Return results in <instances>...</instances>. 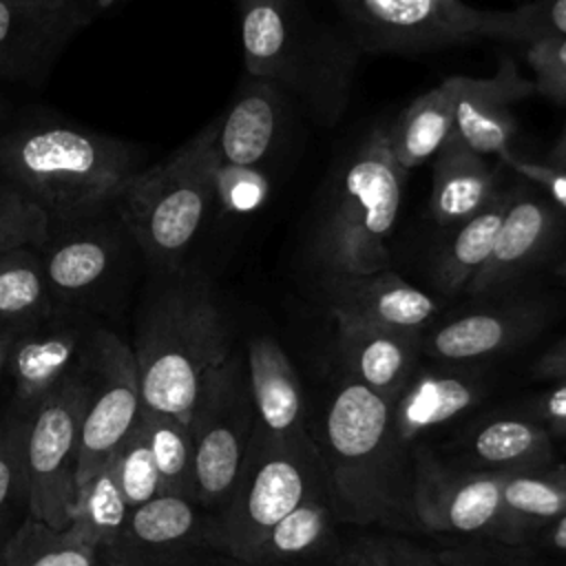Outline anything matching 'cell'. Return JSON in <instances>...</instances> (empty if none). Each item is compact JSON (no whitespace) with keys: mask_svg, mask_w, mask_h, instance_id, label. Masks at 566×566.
<instances>
[{"mask_svg":"<svg viewBox=\"0 0 566 566\" xmlns=\"http://www.w3.org/2000/svg\"><path fill=\"white\" fill-rule=\"evenodd\" d=\"M137 170L130 144L73 124L33 122L0 137V175L40 206L51 226L115 206Z\"/></svg>","mask_w":566,"mask_h":566,"instance_id":"1","label":"cell"},{"mask_svg":"<svg viewBox=\"0 0 566 566\" xmlns=\"http://www.w3.org/2000/svg\"><path fill=\"white\" fill-rule=\"evenodd\" d=\"M245 73L281 86L312 115L334 124L347 108L360 46L303 0H237Z\"/></svg>","mask_w":566,"mask_h":566,"instance_id":"2","label":"cell"},{"mask_svg":"<svg viewBox=\"0 0 566 566\" xmlns=\"http://www.w3.org/2000/svg\"><path fill=\"white\" fill-rule=\"evenodd\" d=\"M230 352L221 310L201 283L161 287L144 310L133 347L142 409L188 422L208 376Z\"/></svg>","mask_w":566,"mask_h":566,"instance_id":"3","label":"cell"},{"mask_svg":"<svg viewBox=\"0 0 566 566\" xmlns=\"http://www.w3.org/2000/svg\"><path fill=\"white\" fill-rule=\"evenodd\" d=\"M407 170L394 159L385 126L369 128L329 177L314 252L334 276L387 270V239L398 219Z\"/></svg>","mask_w":566,"mask_h":566,"instance_id":"4","label":"cell"},{"mask_svg":"<svg viewBox=\"0 0 566 566\" xmlns=\"http://www.w3.org/2000/svg\"><path fill=\"white\" fill-rule=\"evenodd\" d=\"M217 119L170 157L135 172L115 201L128 237L148 261L175 270L214 210Z\"/></svg>","mask_w":566,"mask_h":566,"instance_id":"5","label":"cell"},{"mask_svg":"<svg viewBox=\"0 0 566 566\" xmlns=\"http://www.w3.org/2000/svg\"><path fill=\"white\" fill-rule=\"evenodd\" d=\"M327 467L312 440L254 431L226 506L212 515L210 546L252 562L268 531L303 500L325 491Z\"/></svg>","mask_w":566,"mask_h":566,"instance_id":"6","label":"cell"},{"mask_svg":"<svg viewBox=\"0 0 566 566\" xmlns=\"http://www.w3.org/2000/svg\"><path fill=\"white\" fill-rule=\"evenodd\" d=\"M360 51L420 53L475 40L531 42L528 4L478 9L460 0H332Z\"/></svg>","mask_w":566,"mask_h":566,"instance_id":"7","label":"cell"},{"mask_svg":"<svg viewBox=\"0 0 566 566\" xmlns=\"http://www.w3.org/2000/svg\"><path fill=\"white\" fill-rule=\"evenodd\" d=\"M329 489L356 520L385 517L394 504L391 460L398 442L391 405L358 380L343 382L325 413Z\"/></svg>","mask_w":566,"mask_h":566,"instance_id":"8","label":"cell"},{"mask_svg":"<svg viewBox=\"0 0 566 566\" xmlns=\"http://www.w3.org/2000/svg\"><path fill=\"white\" fill-rule=\"evenodd\" d=\"M188 427L192 436L195 500L217 515L237 484L256 431L245 358L239 352L232 349L208 376Z\"/></svg>","mask_w":566,"mask_h":566,"instance_id":"9","label":"cell"},{"mask_svg":"<svg viewBox=\"0 0 566 566\" xmlns=\"http://www.w3.org/2000/svg\"><path fill=\"white\" fill-rule=\"evenodd\" d=\"M88 400V378L73 369L35 409L27 424L24 471L29 515L66 528L77 493V451Z\"/></svg>","mask_w":566,"mask_h":566,"instance_id":"10","label":"cell"},{"mask_svg":"<svg viewBox=\"0 0 566 566\" xmlns=\"http://www.w3.org/2000/svg\"><path fill=\"white\" fill-rule=\"evenodd\" d=\"M88 400L77 451V484L97 473L142 416L139 374L133 349L111 332L91 340Z\"/></svg>","mask_w":566,"mask_h":566,"instance_id":"11","label":"cell"},{"mask_svg":"<svg viewBox=\"0 0 566 566\" xmlns=\"http://www.w3.org/2000/svg\"><path fill=\"white\" fill-rule=\"evenodd\" d=\"M93 15L84 0H0V80L38 84Z\"/></svg>","mask_w":566,"mask_h":566,"instance_id":"12","label":"cell"},{"mask_svg":"<svg viewBox=\"0 0 566 566\" xmlns=\"http://www.w3.org/2000/svg\"><path fill=\"white\" fill-rule=\"evenodd\" d=\"M203 511L197 500L161 493L130 511L122 537L106 555L128 566H190L210 546L212 517Z\"/></svg>","mask_w":566,"mask_h":566,"instance_id":"13","label":"cell"},{"mask_svg":"<svg viewBox=\"0 0 566 566\" xmlns=\"http://www.w3.org/2000/svg\"><path fill=\"white\" fill-rule=\"evenodd\" d=\"M453 93L455 133L480 155L511 153L515 117L511 106L535 93L531 77L520 73L511 55H500L497 69L489 77L449 75Z\"/></svg>","mask_w":566,"mask_h":566,"instance_id":"14","label":"cell"},{"mask_svg":"<svg viewBox=\"0 0 566 566\" xmlns=\"http://www.w3.org/2000/svg\"><path fill=\"white\" fill-rule=\"evenodd\" d=\"M504 473H449L433 464L418 471L413 509L431 531L480 533L504 526L511 515L502 500Z\"/></svg>","mask_w":566,"mask_h":566,"instance_id":"15","label":"cell"},{"mask_svg":"<svg viewBox=\"0 0 566 566\" xmlns=\"http://www.w3.org/2000/svg\"><path fill=\"white\" fill-rule=\"evenodd\" d=\"M559 228L553 201L517 184L489 259L467 283V292L484 296L517 281L548 250Z\"/></svg>","mask_w":566,"mask_h":566,"instance_id":"16","label":"cell"},{"mask_svg":"<svg viewBox=\"0 0 566 566\" xmlns=\"http://www.w3.org/2000/svg\"><path fill=\"white\" fill-rule=\"evenodd\" d=\"M287 108L290 95L281 86L248 75L228 111L217 117V157L228 164L263 168L283 142Z\"/></svg>","mask_w":566,"mask_h":566,"instance_id":"17","label":"cell"},{"mask_svg":"<svg viewBox=\"0 0 566 566\" xmlns=\"http://www.w3.org/2000/svg\"><path fill=\"white\" fill-rule=\"evenodd\" d=\"M111 208L84 219L55 223L60 228L55 237L49 232L40 256L49 292L75 296L95 287L108 274L119 248L117 230L104 221Z\"/></svg>","mask_w":566,"mask_h":566,"instance_id":"18","label":"cell"},{"mask_svg":"<svg viewBox=\"0 0 566 566\" xmlns=\"http://www.w3.org/2000/svg\"><path fill=\"white\" fill-rule=\"evenodd\" d=\"M332 316L354 380L374 389L391 405L409 382L416 358V332L382 327L340 312H332Z\"/></svg>","mask_w":566,"mask_h":566,"instance_id":"19","label":"cell"},{"mask_svg":"<svg viewBox=\"0 0 566 566\" xmlns=\"http://www.w3.org/2000/svg\"><path fill=\"white\" fill-rule=\"evenodd\" d=\"M245 369L259 429L281 440L305 438L301 385L283 347L272 336H252Z\"/></svg>","mask_w":566,"mask_h":566,"instance_id":"20","label":"cell"},{"mask_svg":"<svg viewBox=\"0 0 566 566\" xmlns=\"http://www.w3.org/2000/svg\"><path fill=\"white\" fill-rule=\"evenodd\" d=\"M329 310L349 314L382 327L418 329L433 312L436 301L389 270L371 274L336 276Z\"/></svg>","mask_w":566,"mask_h":566,"instance_id":"21","label":"cell"},{"mask_svg":"<svg viewBox=\"0 0 566 566\" xmlns=\"http://www.w3.org/2000/svg\"><path fill=\"white\" fill-rule=\"evenodd\" d=\"M497 192V170L453 130L436 155L429 212L440 226H458Z\"/></svg>","mask_w":566,"mask_h":566,"instance_id":"22","label":"cell"},{"mask_svg":"<svg viewBox=\"0 0 566 566\" xmlns=\"http://www.w3.org/2000/svg\"><path fill=\"white\" fill-rule=\"evenodd\" d=\"M77 349L80 329L75 325L40 327L15 336L7 369L11 371L18 400L35 409L73 371Z\"/></svg>","mask_w":566,"mask_h":566,"instance_id":"23","label":"cell"},{"mask_svg":"<svg viewBox=\"0 0 566 566\" xmlns=\"http://www.w3.org/2000/svg\"><path fill=\"white\" fill-rule=\"evenodd\" d=\"M539 323L542 307L533 303L469 314L442 325L429 338V352L442 360H473L491 356L535 332Z\"/></svg>","mask_w":566,"mask_h":566,"instance_id":"24","label":"cell"},{"mask_svg":"<svg viewBox=\"0 0 566 566\" xmlns=\"http://www.w3.org/2000/svg\"><path fill=\"white\" fill-rule=\"evenodd\" d=\"M478 400L473 382L453 374H422L409 380L391 402V424L398 440L453 420Z\"/></svg>","mask_w":566,"mask_h":566,"instance_id":"25","label":"cell"},{"mask_svg":"<svg viewBox=\"0 0 566 566\" xmlns=\"http://www.w3.org/2000/svg\"><path fill=\"white\" fill-rule=\"evenodd\" d=\"M394 159L409 172L436 157L449 135L455 130L453 93L447 77L418 95L391 126H385Z\"/></svg>","mask_w":566,"mask_h":566,"instance_id":"26","label":"cell"},{"mask_svg":"<svg viewBox=\"0 0 566 566\" xmlns=\"http://www.w3.org/2000/svg\"><path fill=\"white\" fill-rule=\"evenodd\" d=\"M515 188L517 184L506 190L497 188L493 199L482 210L458 223L453 239L447 243L436 265V283L442 292L455 294L464 290L473 274L489 259L500 226L515 197Z\"/></svg>","mask_w":566,"mask_h":566,"instance_id":"27","label":"cell"},{"mask_svg":"<svg viewBox=\"0 0 566 566\" xmlns=\"http://www.w3.org/2000/svg\"><path fill=\"white\" fill-rule=\"evenodd\" d=\"M130 506L106 462L97 473L77 484L69 526L97 551V559L111 553L124 533Z\"/></svg>","mask_w":566,"mask_h":566,"instance_id":"28","label":"cell"},{"mask_svg":"<svg viewBox=\"0 0 566 566\" xmlns=\"http://www.w3.org/2000/svg\"><path fill=\"white\" fill-rule=\"evenodd\" d=\"M332 526L334 520L329 493H316L303 500L268 531L252 564L283 566L307 557L327 542Z\"/></svg>","mask_w":566,"mask_h":566,"instance_id":"29","label":"cell"},{"mask_svg":"<svg viewBox=\"0 0 566 566\" xmlns=\"http://www.w3.org/2000/svg\"><path fill=\"white\" fill-rule=\"evenodd\" d=\"M97 551L71 526L55 528L31 515L9 537L0 566H95Z\"/></svg>","mask_w":566,"mask_h":566,"instance_id":"30","label":"cell"},{"mask_svg":"<svg viewBox=\"0 0 566 566\" xmlns=\"http://www.w3.org/2000/svg\"><path fill=\"white\" fill-rule=\"evenodd\" d=\"M473 455L489 467L504 469L502 473L531 471L551 458V440L542 427L528 420L504 418L475 433Z\"/></svg>","mask_w":566,"mask_h":566,"instance_id":"31","label":"cell"},{"mask_svg":"<svg viewBox=\"0 0 566 566\" xmlns=\"http://www.w3.org/2000/svg\"><path fill=\"white\" fill-rule=\"evenodd\" d=\"M49 285L33 248L0 252V323H29L46 314Z\"/></svg>","mask_w":566,"mask_h":566,"instance_id":"32","label":"cell"},{"mask_svg":"<svg viewBox=\"0 0 566 566\" xmlns=\"http://www.w3.org/2000/svg\"><path fill=\"white\" fill-rule=\"evenodd\" d=\"M142 424L164 493L195 500L192 436L188 422L142 409Z\"/></svg>","mask_w":566,"mask_h":566,"instance_id":"33","label":"cell"},{"mask_svg":"<svg viewBox=\"0 0 566 566\" xmlns=\"http://www.w3.org/2000/svg\"><path fill=\"white\" fill-rule=\"evenodd\" d=\"M504 473L502 500L511 520H557L566 513V471Z\"/></svg>","mask_w":566,"mask_h":566,"instance_id":"34","label":"cell"},{"mask_svg":"<svg viewBox=\"0 0 566 566\" xmlns=\"http://www.w3.org/2000/svg\"><path fill=\"white\" fill-rule=\"evenodd\" d=\"M108 464L113 469V475H115L130 511L164 493L161 480H159V473H157V467H155V460H153L146 433H144L142 416L133 424V429L126 433V438L119 442V447L111 455Z\"/></svg>","mask_w":566,"mask_h":566,"instance_id":"35","label":"cell"},{"mask_svg":"<svg viewBox=\"0 0 566 566\" xmlns=\"http://www.w3.org/2000/svg\"><path fill=\"white\" fill-rule=\"evenodd\" d=\"M29 418H11L0 427V562L2 551L18 526L11 520L18 502L29 504L24 471V438Z\"/></svg>","mask_w":566,"mask_h":566,"instance_id":"36","label":"cell"},{"mask_svg":"<svg viewBox=\"0 0 566 566\" xmlns=\"http://www.w3.org/2000/svg\"><path fill=\"white\" fill-rule=\"evenodd\" d=\"M49 228L44 210L0 175V252L42 248L49 239Z\"/></svg>","mask_w":566,"mask_h":566,"instance_id":"37","label":"cell"},{"mask_svg":"<svg viewBox=\"0 0 566 566\" xmlns=\"http://www.w3.org/2000/svg\"><path fill=\"white\" fill-rule=\"evenodd\" d=\"M214 208L228 214H248L263 206L270 195V179L259 166L228 164L217 157L212 170Z\"/></svg>","mask_w":566,"mask_h":566,"instance_id":"38","label":"cell"},{"mask_svg":"<svg viewBox=\"0 0 566 566\" xmlns=\"http://www.w3.org/2000/svg\"><path fill=\"white\" fill-rule=\"evenodd\" d=\"M526 62L533 71L535 93L566 104V35L544 33L526 42Z\"/></svg>","mask_w":566,"mask_h":566,"instance_id":"39","label":"cell"},{"mask_svg":"<svg viewBox=\"0 0 566 566\" xmlns=\"http://www.w3.org/2000/svg\"><path fill=\"white\" fill-rule=\"evenodd\" d=\"M502 161L511 166L517 175H522L526 181H533L542 186L551 201L566 212V166L553 164V161H531V159H520L513 153L504 155Z\"/></svg>","mask_w":566,"mask_h":566,"instance_id":"40","label":"cell"},{"mask_svg":"<svg viewBox=\"0 0 566 566\" xmlns=\"http://www.w3.org/2000/svg\"><path fill=\"white\" fill-rule=\"evenodd\" d=\"M526 4L535 38L544 33L566 35V0H533Z\"/></svg>","mask_w":566,"mask_h":566,"instance_id":"41","label":"cell"},{"mask_svg":"<svg viewBox=\"0 0 566 566\" xmlns=\"http://www.w3.org/2000/svg\"><path fill=\"white\" fill-rule=\"evenodd\" d=\"M338 566H391V551L380 542H358L338 559Z\"/></svg>","mask_w":566,"mask_h":566,"instance_id":"42","label":"cell"},{"mask_svg":"<svg viewBox=\"0 0 566 566\" xmlns=\"http://www.w3.org/2000/svg\"><path fill=\"white\" fill-rule=\"evenodd\" d=\"M539 413L557 429H566V382L539 400Z\"/></svg>","mask_w":566,"mask_h":566,"instance_id":"43","label":"cell"},{"mask_svg":"<svg viewBox=\"0 0 566 566\" xmlns=\"http://www.w3.org/2000/svg\"><path fill=\"white\" fill-rule=\"evenodd\" d=\"M537 371L548 378L566 380V340H562L557 347H553L537 365Z\"/></svg>","mask_w":566,"mask_h":566,"instance_id":"44","label":"cell"},{"mask_svg":"<svg viewBox=\"0 0 566 566\" xmlns=\"http://www.w3.org/2000/svg\"><path fill=\"white\" fill-rule=\"evenodd\" d=\"M190 566H259V564L243 562L239 557H232V555L214 548L212 553H201Z\"/></svg>","mask_w":566,"mask_h":566,"instance_id":"45","label":"cell"},{"mask_svg":"<svg viewBox=\"0 0 566 566\" xmlns=\"http://www.w3.org/2000/svg\"><path fill=\"white\" fill-rule=\"evenodd\" d=\"M551 539L557 548H562L566 553V513L557 517V522L553 526V533H551Z\"/></svg>","mask_w":566,"mask_h":566,"instance_id":"46","label":"cell"},{"mask_svg":"<svg viewBox=\"0 0 566 566\" xmlns=\"http://www.w3.org/2000/svg\"><path fill=\"white\" fill-rule=\"evenodd\" d=\"M13 338H15V334H13V332H0V374L7 369L9 349H11Z\"/></svg>","mask_w":566,"mask_h":566,"instance_id":"47","label":"cell"},{"mask_svg":"<svg viewBox=\"0 0 566 566\" xmlns=\"http://www.w3.org/2000/svg\"><path fill=\"white\" fill-rule=\"evenodd\" d=\"M548 161L553 164H559V166H566V126H564V133L559 137V142L553 146V150L548 153Z\"/></svg>","mask_w":566,"mask_h":566,"instance_id":"48","label":"cell"},{"mask_svg":"<svg viewBox=\"0 0 566 566\" xmlns=\"http://www.w3.org/2000/svg\"><path fill=\"white\" fill-rule=\"evenodd\" d=\"M402 566H440L431 559H422V557H416V553H407V555H398Z\"/></svg>","mask_w":566,"mask_h":566,"instance_id":"49","label":"cell"},{"mask_svg":"<svg viewBox=\"0 0 566 566\" xmlns=\"http://www.w3.org/2000/svg\"><path fill=\"white\" fill-rule=\"evenodd\" d=\"M84 2L91 4L93 11H104V9H108V7L117 4V2H124V0H84Z\"/></svg>","mask_w":566,"mask_h":566,"instance_id":"50","label":"cell"},{"mask_svg":"<svg viewBox=\"0 0 566 566\" xmlns=\"http://www.w3.org/2000/svg\"><path fill=\"white\" fill-rule=\"evenodd\" d=\"M102 559H104V566H128V564H124L122 559H117V557H111V555H104Z\"/></svg>","mask_w":566,"mask_h":566,"instance_id":"51","label":"cell"},{"mask_svg":"<svg viewBox=\"0 0 566 566\" xmlns=\"http://www.w3.org/2000/svg\"><path fill=\"white\" fill-rule=\"evenodd\" d=\"M559 272H562V276H564V279H566V263H564V265H562V268H559Z\"/></svg>","mask_w":566,"mask_h":566,"instance_id":"52","label":"cell"},{"mask_svg":"<svg viewBox=\"0 0 566 566\" xmlns=\"http://www.w3.org/2000/svg\"><path fill=\"white\" fill-rule=\"evenodd\" d=\"M0 427H2V424H0Z\"/></svg>","mask_w":566,"mask_h":566,"instance_id":"53","label":"cell"}]
</instances>
